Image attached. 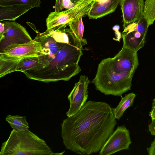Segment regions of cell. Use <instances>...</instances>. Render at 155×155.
Returning a JSON list of instances; mask_svg holds the SVG:
<instances>
[{
	"mask_svg": "<svg viewBox=\"0 0 155 155\" xmlns=\"http://www.w3.org/2000/svg\"><path fill=\"white\" fill-rule=\"evenodd\" d=\"M117 123L107 103L89 101L73 116L64 119L61 135L66 148L88 155L100 151Z\"/></svg>",
	"mask_w": 155,
	"mask_h": 155,
	"instance_id": "6da1fadb",
	"label": "cell"
},
{
	"mask_svg": "<svg viewBox=\"0 0 155 155\" xmlns=\"http://www.w3.org/2000/svg\"><path fill=\"white\" fill-rule=\"evenodd\" d=\"M42 51L37 64L23 73L28 78L49 83L69 81L81 71L78 63L82 49L74 45L69 28L47 29L34 39Z\"/></svg>",
	"mask_w": 155,
	"mask_h": 155,
	"instance_id": "7a4b0ae2",
	"label": "cell"
},
{
	"mask_svg": "<svg viewBox=\"0 0 155 155\" xmlns=\"http://www.w3.org/2000/svg\"><path fill=\"white\" fill-rule=\"evenodd\" d=\"M135 71L117 73L114 70L112 58L102 60L98 65L95 78L91 83L97 90L104 94L122 96L130 90Z\"/></svg>",
	"mask_w": 155,
	"mask_h": 155,
	"instance_id": "3957f363",
	"label": "cell"
},
{
	"mask_svg": "<svg viewBox=\"0 0 155 155\" xmlns=\"http://www.w3.org/2000/svg\"><path fill=\"white\" fill-rule=\"evenodd\" d=\"M53 153L45 141L29 129H13L2 145L0 155H51Z\"/></svg>",
	"mask_w": 155,
	"mask_h": 155,
	"instance_id": "277c9868",
	"label": "cell"
},
{
	"mask_svg": "<svg viewBox=\"0 0 155 155\" xmlns=\"http://www.w3.org/2000/svg\"><path fill=\"white\" fill-rule=\"evenodd\" d=\"M42 51L40 43L35 39L25 43L8 47L0 52V78L15 72L17 65L21 60L40 56Z\"/></svg>",
	"mask_w": 155,
	"mask_h": 155,
	"instance_id": "5b68a950",
	"label": "cell"
},
{
	"mask_svg": "<svg viewBox=\"0 0 155 155\" xmlns=\"http://www.w3.org/2000/svg\"><path fill=\"white\" fill-rule=\"evenodd\" d=\"M91 7L89 0H80L69 9L59 12H51L46 19L47 29L66 27L72 20L87 15Z\"/></svg>",
	"mask_w": 155,
	"mask_h": 155,
	"instance_id": "8992f818",
	"label": "cell"
},
{
	"mask_svg": "<svg viewBox=\"0 0 155 155\" xmlns=\"http://www.w3.org/2000/svg\"><path fill=\"white\" fill-rule=\"evenodd\" d=\"M3 37L0 39V52L12 45L25 43L32 39L26 29L20 24L13 21H4Z\"/></svg>",
	"mask_w": 155,
	"mask_h": 155,
	"instance_id": "52a82bcc",
	"label": "cell"
},
{
	"mask_svg": "<svg viewBox=\"0 0 155 155\" xmlns=\"http://www.w3.org/2000/svg\"><path fill=\"white\" fill-rule=\"evenodd\" d=\"M132 142L130 132L124 125L118 126L100 151V155H110L128 150Z\"/></svg>",
	"mask_w": 155,
	"mask_h": 155,
	"instance_id": "ba28073f",
	"label": "cell"
},
{
	"mask_svg": "<svg viewBox=\"0 0 155 155\" xmlns=\"http://www.w3.org/2000/svg\"><path fill=\"white\" fill-rule=\"evenodd\" d=\"M90 83L88 77L85 75L80 76L79 81L74 86L68 97L70 106L66 113L68 117L77 113L87 102L88 97V86Z\"/></svg>",
	"mask_w": 155,
	"mask_h": 155,
	"instance_id": "9c48e42d",
	"label": "cell"
},
{
	"mask_svg": "<svg viewBox=\"0 0 155 155\" xmlns=\"http://www.w3.org/2000/svg\"><path fill=\"white\" fill-rule=\"evenodd\" d=\"M112 58L114 69L117 73L135 71L139 65L137 52L123 45L119 52Z\"/></svg>",
	"mask_w": 155,
	"mask_h": 155,
	"instance_id": "30bf717a",
	"label": "cell"
},
{
	"mask_svg": "<svg viewBox=\"0 0 155 155\" xmlns=\"http://www.w3.org/2000/svg\"><path fill=\"white\" fill-rule=\"evenodd\" d=\"M144 4V0H119L124 28L143 18Z\"/></svg>",
	"mask_w": 155,
	"mask_h": 155,
	"instance_id": "8fae6325",
	"label": "cell"
},
{
	"mask_svg": "<svg viewBox=\"0 0 155 155\" xmlns=\"http://www.w3.org/2000/svg\"><path fill=\"white\" fill-rule=\"evenodd\" d=\"M32 8L28 5L0 6V21H15Z\"/></svg>",
	"mask_w": 155,
	"mask_h": 155,
	"instance_id": "7c38bea8",
	"label": "cell"
},
{
	"mask_svg": "<svg viewBox=\"0 0 155 155\" xmlns=\"http://www.w3.org/2000/svg\"><path fill=\"white\" fill-rule=\"evenodd\" d=\"M119 3V0H109L102 4L94 2L87 15L91 19L101 18L114 12Z\"/></svg>",
	"mask_w": 155,
	"mask_h": 155,
	"instance_id": "4fadbf2b",
	"label": "cell"
},
{
	"mask_svg": "<svg viewBox=\"0 0 155 155\" xmlns=\"http://www.w3.org/2000/svg\"><path fill=\"white\" fill-rule=\"evenodd\" d=\"M123 45L136 51L143 47L145 36L137 31L123 32Z\"/></svg>",
	"mask_w": 155,
	"mask_h": 155,
	"instance_id": "5bb4252c",
	"label": "cell"
},
{
	"mask_svg": "<svg viewBox=\"0 0 155 155\" xmlns=\"http://www.w3.org/2000/svg\"><path fill=\"white\" fill-rule=\"evenodd\" d=\"M82 18L81 17L78 18L71 21L68 24L71 36L77 46L81 48H83V46L87 44L86 39L83 38L84 25Z\"/></svg>",
	"mask_w": 155,
	"mask_h": 155,
	"instance_id": "9a60e30c",
	"label": "cell"
},
{
	"mask_svg": "<svg viewBox=\"0 0 155 155\" xmlns=\"http://www.w3.org/2000/svg\"><path fill=\"white\" fill-rule=\"evenodd\" d=\"M136 94L131 93L121 97V99L118 105L115 108H112L114 117L116 119L119 120L123 116L125 110L133 104Z\"/></svg>",
	"mask_w": 155,
	"mask_h": 155,
	"instance_id": "2e32d148",
	"label": "cell"
},
{
	"mask_svg": "<svg viewBox=\"0 0 155 155\" xmlns=\"http://www.w3.org/2000/svg\"><path fill=\"white\" fill-rule=\"evenodd\" d=\"M5 120L13 129L21 131L28 130L29 128L26 117L25 116L8 115L6 117Z\"/></svg>",
	"mask_w": 155,
	"mask_h": 155,
	"instance_id": "e0dca14e",
	"label": "cell"
},
{
	"mask_svg": "<svg viewBox=\"0 0 155 155\" xmlns=\"http://www.w3.org/2000/svg\"><path fill=\"white\" fill-rule=\"evenodd\" d=\"M143 15L149 26L153 24L155 20V0H146Z\"/></svg>",
	"mask_w": 155,
	"mask_h": 155,
	"instance_id": "ac0fdd59",
	"label": "cell"
},
{
	"mask_svg": "<svg viewBox=\"0 0 155 155\" xmlns=\"http://www.w3.org/2000/svg\"><path fill=\"white\" fill-rule=\"evenodd\" d=\"M149 26L147 21L143 18L138 21L131 24L125 27L123 32L137 31L145 36Z\"/></svg>",
	"mask_w": 155,
	"mask_h": 155,
	"instance_id": "d6986e66",
	"label": "cell"
},
{
	"mask_svg": "<svg viewBox=\"0 0 155 155\" xmlns=\"http://www.w3.org/2000/svg\"><path fill=\"white\" fill-rule=\"evenodd\" d=\"M38 57H30L21 60L17 65L14 71H18L23 72L30 69L38 62Z\"/></svg>",
	"mask_w": 155,
	"mask_h": 155,
	"instance_id": "ffe728a7",
	"label": "cell"
},
{
	"mask_svg": "<svg viewBox=\"0 0 155 155\" xmlns=\"http://www.w3.org/2000/svg\"><path fill=\"white\" fill-rule=\"evenodd\" d=\"M41 0H0V6L13 5H28L33 8H38L41 4Z\"/></svg>",
	"mask_w": 155,
	"mask_h": 155,
	"instance_id": "44dd1931",
	"label": "cell"
},
{
	"mask_svg": "<svg viewBox=\"0 0 155 155\" xmlns=\"http://www.w3.org/2000/svg\"><path fill=\"white\" fill-rule=\"evenodd\" d=\"M75 4L71 0H56L54 11L59 12L64 9H69L74 6Z\"/></svg>",
	"mask_w": 155,
	"mask_h": 155,
	"instance_id": "7402d4cb",
	"label": "cell"
},
{
	"mask_svg": "<svg viewBox=\"0 0 155 155\" xmlns=\"http://www.w3.org/2000/svg\"><path fill=\"white\" fill-rule=\"evenodd\" d=\"M149 155H155V139L152 142L150 147L147 148Z\"/></svg>",
	"mask_w": 155,
	"mask_h": 155,
	"instance_id": "603a6c76",
	"label": "cell"
},
{
	"mask_svg": "<svg viewBox=\"0 0 155 155\" xmlns=\"http://www.w3.org/2000/svg\"><path fill=\"white\" fill-rule=\"evenodd\" d=\"M150 115L151 117L152 122H155V98L153 101L152 107Z\"/></svg>",
	"mask_w": 155,
	"mask_h": 155,
	"instance_id": "cb8c5ba5",
	"label": "cell"
},
{
	"mask_svg": "<svg viewBox=\"0 0 155 155\" xmlns=\"http://www.w3.org/2000/svg\"><path fill=\"white\" fill-rule=\"evenodd\" d=\"M148 130L151 135L155 136V122H152L149 125Z\"/></svg>",
	"mask_w": 155,
	"mask_h": 155,
	"instance_id": "d4e9b609",
	"label": "cell"
},
{
	"mask_svg": "<svg viewBox=\"0 0 155 155\" xmlns=\"http://www.w3.org/2000/svg\"><path fill=\"white\" fill-rule=\"evenodd\" d=\"M5 30L4 24L3 22H0V39L2 38L4 36Z\"/></svg>",
	"mask_w": 155,
	"mask_h": 155,
	"instance_id": "484cf974",
	"label": "cell"
},
{
	"mask_svg": "<svg viewBox=\"0 0 155 155\" xmlns=\"http://www.w3.org/2000/svg\"><path fill=\"white\" fill-rule=\"evenodd\" d=\"M109 0H95V2L99 4H102L107 2Z\"/></svg>",
	"mask_w": 155,
	"mask_h": 155,
	"instance_id": "4316f807",
	"label": "cell"
},
{
	"mask_svg": "<svg viewBox=\"0 0 155 155\" xmlns=\"http://www.w3.org/2000/svg\"><path fill=\"white\" fill-rule=\"evenodd\" d=\"M74 3H75L76 2H78L80 0H71Z\"/></svg>",
	"mask_w": 155,
	"mask_h": 155,
	"instance_id": "83f0119b",
	"label": "cell"
}]
</instances>
